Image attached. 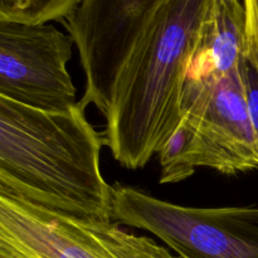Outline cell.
Instances as JSON below:
<instances>
[{"instance_id": "7a4b0ae2", "label": "cell", "mask_w": 258, "mask_h": 258, "mask_svg": "<svg viewBox=\"0 0 258 258\" xmlns=\"http://www.w3.org/2000/svg\"><path fill=\"white\" fill-rule=\"evenodd\" d=\"M212 3L166 0L126 59L103 133L123 168H144L178 127L189 63Z\"/></svg>"}, {"instance_id": "52a82bcc", "label": "cell", "mask_w": 258, "mask_h": 258, "mask_svg": "<svg viewBox=\"0 0 258 258\" xmlns=\"http://www.w3.org/2000/svg\"><path fill=\"white\" fill-rule=\"evenodd\" d=\"M75 42L49 24L0 22V97L38 110L77 103L68 73Z\"/></svg>"}, {"instance_id": "277c9868", "label": "cell", "mask_w": 258, "mask_h": 258, "mask_svg": "<svg viewBox=\"0 0 258 258\" xmlns=\"http://www.w3.org/2000/svg\"><path fill=\"white\" fill-rule=\"evenodd\" d=\"M0 258H180L112 221L58 213L0 193Z\"/></svg>"}, {"instance_id": "5b68a950", "label": "cell", "mask_w": 258, "mask_h": 258, "mask_svg": "<svg viewBox=\"0 0 258 258\" xmlns=\"http://www.w3.org/2000/svg\"><path fill=\"white\" fill-rule=\"evenodd\" d=\"M113 219L150 232L180 258H258V208H197L113 186Z\"/></svg>"}, {"instance_id": "8992f818", "label": "cell", "mask_w": 258, "mask_h": 258, "mask_svg": "<svg viewBox=\"0 0 258 258\" xmlns=\"http://www.w3.org/2000/svg\"><path fill=\"white\" fill-rule=\"evenodd\" d=\"M166 0H81L62 20L85 72L83 105L107 113L130 53Z\"/></svg>"}, {"instance_id": "30bf717a", "label": "cell", "mask_w": 258, "mask_h": 258, "mask_svg": "<svg viewBox=\"0 0 258 258\" xmlns=\"http://www.w3.org/2000/svg\"><path fill=\"white\" fill-rule=\"evenodd\" d=\"M242 71H243V81L244 88H246L249 120H251L258 149V71L256 66L251 60V58L248 57V54H247L243 66H242Z\"/></svg>"}, {"instance_id": "3957f363", "label": "cell", "mask_w": 258, "mask_h": 258, "mask_svg": "<svg viewBox=\"0 0 258 258\" xmlns=\"http://www.w3.org/2000/svg\"><path fill=\"white\" fill-rule=\"evenodd\" d=\"M242 66L226 76L186 80L180 122L158 154L161 184L185 180L198 168L226 175L258 168Z\"/></svg>"}, {"instance_id": "8fae6325", "label": "cell", "mask_w": 258, "mask_h": 258, "mask_svg": "<svg viewBox=\"0 0 258 258\" xmlns=\"http://www.w3.org/2000/svg\"><path fill=\"white\" fill-rule=\"evenodd\" d=\"M246 10L248 57L258 71V0H242Z\"/></svg>"}, {"instance_id": "6da1fadb", "label": "cell", "mask_w": 258, "mask_h": 258, "mask_svg": "<svg viewBox=\"0 0 258 258\" xmlns=\"http://www.w3.org/2000/svg\"><path fill=\"white\" fill-rule=\"evenodd\" d=\"M81 101L47 111L0 97V193L58 213L112 221L113 186L103 178V134Z\"/></svg>"}, {"instance_id": "ba28073f", "label": "cell", "mask_w": 258, "mask_h": 258, "mask_svg": "<svg viewBox=\"0 0 258 258\" xmlns=\"http://www.w3.org/2000/svg\"><path fill=\"white\" fill-rule=\"evenodd\" d=\"M246 10L241 0H213L191 54L186 80L226 76L246 59Z\"/></svg>"}, {"instance_id": "9c48e42d", "label": "cell", "mask_w": 258, "mask_h": 258, "mask_svg": "<svg viewBox=\"0 0 258 258\" xmlns=\"http://www.w3.org/2000/svg\"><path fill=\"white\" fill-rule=\"evenodd\" d=\"M81 0H0V22L47 24L64 20Z\"/></svg>"}]
</instances>
